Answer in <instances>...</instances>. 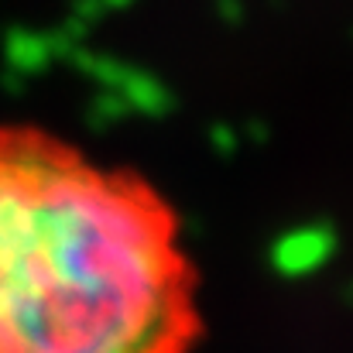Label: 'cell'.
Returning a JSON list of instances; mask_svg holds the SVG:
<instances>
[{
  "label": "cell",
  "mask_w": 353,
  "mask_h": 353,
  "mask_svg": "<svg viewBox=\"0 0 353 353\" xmlns=\"http://www.w3.org/2000/svg\"><path fill=\"white\" fill-rule=\"evenodd\" d=\"M203 336L175 203L48 127L0 123V353H192Z\"/></svg>",
  "instance_id": "cell-1"
}]
</instances>
